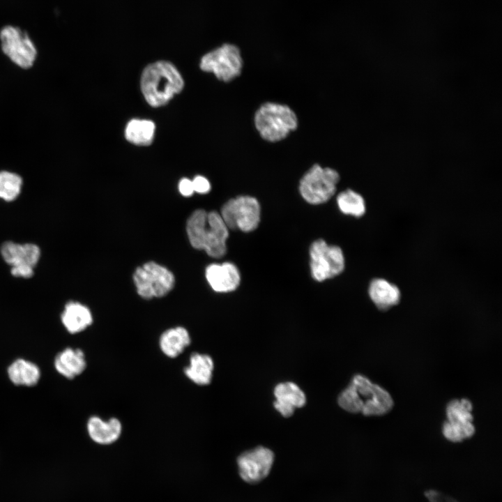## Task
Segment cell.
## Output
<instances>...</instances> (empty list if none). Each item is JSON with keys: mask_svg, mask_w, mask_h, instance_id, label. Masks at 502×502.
Instances as JSON below:
<instances>
[{"mask_svg": "<svg viewBox=\"0 0 502 502\" xmlns=\"http://www.w3.org/2000/svg\"><path fill=\"white\" fill-rule=\"evenodd\" d=\"M340 178V174L335 169L314 164L301 178L298 190L307 203L321 204L334 195Z\"/></svg>", "mask_w": 502, "mask_h": 502, "instance_id": "5b68a950", "label": "cell"}, {"mask_svg": "<svg viewBox=\"0 0 502 502\" xmlns=\"http://www.w3.org/2000/svg\"><path fill=\"white\" fill-rule=\"evenodd\" d=\"M178 190L183 196H191L194 192L192 181L186 178H182L178 183Z\"/></svg>", "mask_w": 502, "mask_h": 502, "instance_id": "f1b7e54d", "label": "cell"}, {"mask_svg": "<svg viewBox=\"0 0 502 502\" xmlns=\"http://www.w3.org/2000/svg\"><path fill=\"white\" fill-rule=\"evenodd\" d=\"M220 214L229 229L250 232L259 224L261 207L256 198L241 195L225 203Z\"/></svg>", "mask_w": 502, "mask_h": 502, "instance_id": "ba28073f", "label": "cell"}, {"mask_svg": "<svg viewBox=\"0 0 502 502\" xmlns=\"http://www.w3.org/2000/svg\"><path fill=\"white\" fill-rule=\"evenodd\" d=\"M192 182L194 192L199 194H206L211 190L210 182L206 178L202 176H195Z\"/></svg>", "mask_w": 502, "mask_h": 502, "instance_id": "484cf974", "label": "cell"}, {"mask_svg": "<svg viewBox=\"0 0 502 502\" xmlns=\"http://www.w3.org/2000/svg\"><path fill=\"white\" fill-rule=\"evenodd\" d=\"M368 294L376 307L383 311L397 305L401 299L397 286L383 278H375L370 282Z\"/></svg>", "mask_w": 502, "mask_h": 502, "instance_id": "d6986e66", "label": "cell"}, {"mask_svg": "<svg viewBox=\"0 0 502 502\" xmlns=\"http://www.w3.org/2000/svg\"><path fill=\"white\" fill-rule=\"evenodd\" d=\"M214 362L206 353H192L188 365L183 369L185 376L193 383L198 386L210 384L213 378Z\"/></svg>", "mask_w": 502, "mask_h": 502, "instance_id": "44dd1931", "label": "cell"}, {"mask_svg": "<svg viewBox=\"0 0 502 502\" xmlns=\"http://www.w3.org/2000/svg\"><path fill=\"white\" fill-rule=\"evenodd\" d=\"M309 254L311 274L318 282L333 278L344 269L345 259L342 249L328 245L323 239H317L311 244Z\"/></svg>", "mask_w": 502, "mask_h": 502, "instance_id": "9c48e42d", "label": "cell"}, {"mask_svg": "<svg viewBox=\"0 0 502 502\" xmlns=\"http://www.w3.org/2000/svg\"><path fill=\"white\" fill-rule=\"evenodd\" d=\"M0 40L2 51L14 63L24 69L33 66L37 51L26 32L7 26L1 29Z\"/></svg>", "mask_w": 502, "mask_h": 502, "instance_id": "8fae6325", "label": "cell"}, {"mask_svg": "<svg viewBox=\"0 0 502 502\" xmlns=\"http://www.w3.org/2000/svg\"><path fill=\"white\" fill-rule=\"evenodd\" d=\"M472 409V404L467 399L453 400L447 404V420L443 425L442 432L448 440L459 442L474 434Z\"/></svg>", "mask_w": 502, "mask_h": 502, "instance_id": "30bf717a", "label": "cell"}, {"mask_svg": "<svg viewBox=\"0 0 502 502\" xmlns=\"http://www.w3.org/2000/svg\"><path fill=\"white\" fill-rule=\"evenodd\" d=\"M274 395L275 409L284 417L291 416L295 409L301 408L306 403L303 391L290 381L278 383L274 388Z\"/></svg>", "mask_w": 502, "mask_h": 502, "instance_id": "2e32d148", "label": "cell"}, {"mask_svg": "<svg viewBox=\"0 0 502 502\" xmlns=\"http://www.w3.org/2000/svg\"><path fill=\"white\" fill-rule=\"evenodd\" d=\"M254 125L264 140L275 143L284 139L296 130L298 121L294 111L288 105L266 102L255 112Z\"/></svg>", "mask_w": 502, "mask_h": 502, "instance_id": "277c9868", "label": "cell"}, {"mask_svg": "<svg viewBox=\"0 0 502 502\" xmlns=\"http://www.w3.org/2000/svg\"><path fill=\"white\" fill-rule=\"evenodd\" d=\"M336 200L340 211L345 215L360 218L366 211L363 197L353 190L347 189L341 192Z\"/></svg>", "mask_w": 502, "mask_h": 502, "instance_id": "cb8c5ba5", "label": "cell"}, {"mask_svg": "<svg viewBox=\"0 0 502 502\" xmlns=\"http://www.w3.org/2000/svg\"><path fill=\"white\" fill-rule=\"evenodd\" d=\"M274 461L273 452L259 446L244 452L237 459L239 474L249 483H256L269 473Z\"/></svg>", "mask_w": 502, "mask_h": 502, "instance_id": "7c38bea8", "label": "cell"}, {"mask_svg": "<svg viewBox=\"0 0 502 502\" xmlns=\"http://www.w3.org/2000/svg\"><path fill=\"white\" fill-rule=\"evenodd\" d=\"M86 431L90 439L101 446H109L116 442L123 432L121 420L115 417L104 420L98 416H92L86 423Z\"/></svg>", "mask_w": 502, "mask_h": 502, "instance_id": "5bb4252c", "label": "cell"}, {"mask_svg": "<svg viewBox=\"0 0 502 502\" xmlns=\"http://www.w3.org/2000/svg\"><path fill=\"white\" fill-rule=\"evenodd\" d=\"M133 281L139 296L151 299L167 295L174 286L175 277L167 268L149 261L135 269Z\"/></svg>", "mask_w": 502, "mask_h": 502, "instance_id": "8992f818", "label": "cell"}, {"mask_svg": "<svg viewBox=\"0 0 502 502\" xmlns=\"http://www.w3.org/2000/svg\"><path fill=\"white\" fill-rule=\"evenodd\" d=\"M155 126L153 121L145 119H132L125 129L126 139L136 145L147 146L154 137Z\"/></svg>", "mask_w": 502, "mask_h": 502, "instance_id": "603a6c76", "label": "cell"}, {"mask_svg": "<svg viewBox=\"0 0 502 502\" xmlns=\"http://www.w3.org/2000/svg\"><path fill=\"white\" fill-rule=\"evenodd\" d=\"M189 331L183 326L165 330L160 336L158 345L161 352L167 357H178L191 344Z\"/></svg>", "mask_w": 502, "mask_h": 502, "instance_id": "ffe728a7", "label": "cell"}, {"mask_svg": "<svg viewBox=\"0 0 502 502\" xmlns=\"http://www.w3.org/2000/svg\"><path fill=\"white\" fill-rule=\"evenodd\" d=\"M183 78L170 62L158 61L148 65L141 77V90L146 102L153 107L167 104L183 87Z\"/></svg>", "mask_w": 502, "mask_h": 502, "instance_id": "3957f363", "label": "cell"}, {"mask_svg": "<svg viewBox=\"0 0 502 502\" xmlns=\"http://www.w3.org/2000/svg\"><path fill=\"white\" fill-rule=\"evenodd\" d=\"M54 365L56 372L63 377L75 379L86 367L84 352L79 348H66L56 354Z\"/></svg>", "mask_w": 502, "mask_h": 502, "instance_id": "e0dca14e", "label": "cell"}, {"mask_svg": "<svg viewBox=\"0 0 502 502\" xmlns=\"http://www.w3.org/2000/svg\"><path fill=\"white\" fill-rule=\"evenodd\" d=\"M0 253L5 262L11 267L25 266L34 268L40 257V250L38 245L12 241L3 243Z\"/></svg>", "mask_w": 502, "mask_h": 502, "instance_id": "9a60e30c", "label": "cell"}, {"mask_svg": "<svg viewBox=\"0 0 502 502\" xmlns=\"http://www.w3.org/2000/svg\"><path fill=\"white\" fill-rule=\"evenodd\" d=\"M425 496L429 502H457L452 498L434 490L426 492Z\"/></svg>", "mask_w": 502, "mask_h": 502, "instance_id": "83f0119b", "label": "cell"}, {"mask_svg": "<svg viewBox=\"0 0 502 502\" xmlns=\"http://www.w3.org/2000/svg\"><path fill=\"white\" fill-rule=\"evenodd\" d=\"M63 326L70 334L79 333L93 323V315L86 305L75 301L67 303L61 315Z\"/></svg>", "mask_w": 502, "mask_h": 502, "instance_id": "ac0fdd59", "label": "cell"}, {"mask_svg": "<svg viewBox=\"0 0 502 502\" xmlns=\"http://www.w3.org/2000/svg\"><path fill=\"white\" fill-rule=\"evenodd\" d=\"M11 274L16 277L30 278L33 275V268L25 266L11 267Z\"/></svg>", "mask_w": 502, "mask_h": 502, "instance_id": "4316f807", "label": "cell"}, {"mask_svg": "<svg viewBox=\"0 0 502 502\" xmlns=\"http://www.w3.org/2000/svg\"><path fill=\"white\" fill-rule=\"evenodd\" d=\"M7 374L10 381L15 386H33L40 379V370L34 363L17 358L8 367Z\"/></svg>", "mask_w": 502, "mask_h": 502, "instance_id": "7402d4cb", "label": "cell"}, {"mask_svg": "<svg viewBox=\"0 0 502 502\" xmlns=\"http://www.w3.org/2000/svg\"><path fill=\"white\" fill-rule=\"evenodd\" d=\"M345 411L364 416H382L388 413L394 402L388 391L361 374L355 375L337 400Z\"/></svg>", "mask_w": 502, "mask_h": 502, "instance_id": "6da1fadb", "label": "cell"}, {"mask_svg": "<svg viewBox=\"0 0 502 502\" xmlns=\"http://www.w3.org/2000/svg\"><path fill=\"white\" fill-rule=\"evenodd\" d=\"M205 275L213 291L227 293L234 291L241 282L240 272L231 262L211 264L206 268Z\"/></svg>", "mask_w": 502, "mask_h": 502, "instance_id": "4fadbf2b", "label": "cell"}, {"mask_svg": "<svg viewBox=\"0 0 502 502\" xmlns=\"http://www.w3.org/2000/svg\"><path fill=\"white\" fill-rule=\"evenodd\" d=\"M186 233L191 245L204 250L213 258H220L227 252L229 229L220 213L195 211L186 222Z\"/></svg>", "mask_w": 502, "mask_h": 502, "instance_id": "7a4b0ae2", "label": "cell"}, {"mask_svg": "<svg viewBox=\"0 0 502 502\" xmlns=\"http://www.w3.org/2000/svg\"><path fill=\"white\" fill-rule=\"evenodd\" d=\"M22 185V178L18 174L0 172V198L6 201H14L19 196Z\"/></svg>", "mask_w": 502, "mask_h": 502, "instance_id": "d4e9b609", "label": "cell"}, {"mask_svg": "<svg viewBox=\"0 0 502 502\" xmlns=\"http://www.w3.org/2000/svg\"><path fill=\"white\" fill-rule=\"evenodd\" d=\"M243 61L239 48L233 44L222 45L206 54L200 61V68L213 73L220 81L228 82L238 77Z\"/></svg>", "mask_w": 502, "mask_h": 502, "instance_id": "52a82bcc", "label": "cell"}]
</instances>
